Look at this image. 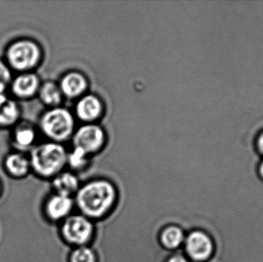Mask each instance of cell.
I'll list each match as a JSON object with an SVG mask.
<instances>
[{"instance_id": "1", "label": "cell", "mask_w": 263, "mask_h": 262, "mask_svg": "<svg viewBox=\"0 0 263 262\" xmlns=\"http://www.w3.org/2000/svg\"><path fill=\"white\" fill-rule=\"evenodd\" d=\"M118 192L109 180H92L81 185L74 197L80 214L91 220L101 219L109 215L117 205Z\"/></svg>"}, {"instance_id": "2", "label": "cell", "mask_w": 263, "mask_h": 262, "mask_svg": "<svg viewBox=\"0 0 263 262\" xmlns=\"http://www.w3.org/2000/svg\"><path fill=\"white\" fill-rule=\"evenodd\" d=\"M68 152L61 143L49 142L33 148L29 155L31 172L39 178L51 180L64 171Z\"/></svg>"}, {"instance_id": "3", "label": "cell", "mask_w": 263, "mask_h": 262, "mask_svg": "<svg viewBox=\"0 0 263 262\" xmlns=\"http://www.w3.org/2000/svg\"><path fill=\"white\" fill-rule=\"evenodd\" d=\"M40 127L51 142L61 143L73 135L75 118L70 111L58 106L43 114L40 120Z\"/></svg>"}, {"instance_id": "4", "label": "cell", "mask_w": 263, "mask_h": 262, "mask_svg": "<svg viewBox=\"0 0 263 262\" xmlns=\"http://www.w3.org/2000/svg\"><path fill=\"white\" fill-rule=\"evenodd\" d=\"M60 226L62 240L73 248L89 246L96 233L93 221L82 214H72Z\"/></svg>"}, {"instance_id": "5", "label": "cell", "mask_w": 263, "mask_h": 262, "mask_svg": "<svg viewBox=\"0 0 263 262\" xmlns=\"http://www.w3.org/2000/svg\"><path fill=\"white\" fill-rule=\"evenodd\" d=\"M6 57L11 67L16 70H28L36 66L41 57V50L34 42L20 40L9 46Z\"/></svg>"}, {"instance_id": "6", "label": "cell", "mask_w": 263, "mask_h": 262, "mask_svg": "<svg viewBox=\"0 0 263 262\" xmlns=\"http://www.w3.org/2000/svg\"><path fill=\"white\" fill-rule=\"evenodd\" d=\"M106 138L103 128L91 123L84 124L75 130L72 135V143L74 148L81 149L91 156L103 149Z\"/></svg>"}, {"instance_id": "7", "label": "cell", "mask_w": 263, "mask_h": 262, "mask_svg": "<svg viewBox=\"0 0 263 262\" xmlns=\"http://www.w3.org/2000/svg\"><path fill=\"white\" fill-rule=\"evenodd\" d=\"M76 207L74 198L51 192L41 204L43 218L49 223H60L72 215Z\"/></svg>"}, {"instance_id": "8", "label": "cell", "mask_w": 263, "mask_h": 262, "mask_svg": "<svg viewBox=\"0 0 263 262\" xmlns=\"http://www.w3.org/2000/svg\"><path fill=\"white\" fill-rule=\"evenodd\" d=\"M183 247L185 256L195 262L208 261L214 252L213 239L202 230H193L186 234Z\"/></svg>"}, {"instance_id": "9", "label": "cell", "mask_w": 263, "mask_h": 262, "mask_svg": "<svg viewBox=\"0 0 263 262\" xmlns=\"http://www.w3.org/2000/svg\"><path fill=\"white\" fill-rule=\"evenodd\" d=\"M103 112V102L98 96L92 94L80 97L76 105V115L86 124L95 123L101 117Z\"/></svg>"}, {"instance_id": "10", "label": "cell", "mask_w": 263, "mask_h": 262, "mask_svg": "<svg viewBox=\"0 0 263 262\" xmlns=\"http://www.w3.org/2000/svg\"><path fill=\"white\" fill-rule=\"evenodd\" d=\"M59 86L63 96L77 98L85 95L89 87V83L86 75L81 72L72 71L62 77Z\"/></svg>"}, {"instance_id": "11", "label": "cell", "mask_w": 263, "mask_h": 262, "mask_svg": "<svg viewBox=\"0 0 263 262\" xmlns=\"http://www.w3.org/2000/svg\"><path fill=\"white\" fill-rule=\"evenodd\" d=\"M3 169L5 173L14 180L24 179L32 173L29 157L20 152L11 153L6 157Z\"/></svg>"}, {"instance_id": "12", "label": "cell", "mask_w": 263, "mask_h": 262, "mask_svg": "<svg viewBox=\"0 0 263 262\" xmlns=\"http://www.w3.org/2000/svg\"><path fill=\"white\" fill-rule=\"evenodd\" d=\"M52 192L66 195V196L75 197L76 194L80 189L81 184L76 173L72 172L63 171L60 174L50 180Z\"/></svg>"}, {"instance_id": "13", "label": "cell", "mask_w": 263, "mask_h": 262, "mask_svg": "<svg viewBox=\"0 0 263 262\" xmlns=\"http://www.w3.org/2000/svg\"><path fill=\"white\" fill-rule=\"evenodd\" d=\"M40 79L35 74L25 73L18 75L12 83L13 93L20 98H27L35 95L40 89Z\"/></svg>"}, {"instance_id": "14", "label": "cell", "mask_w": 263, "mask_h": 262, "mask_svg": "<svg viewBox=\"0 0 263 262\" xmlns=\"http://www.w3.org/2000/svg\"><path fill=\"white\" fill-rule=\"evenodd\" d=\"M185 235L183 229L177 225H168L162 228L159 235L162 247L168 251H176L183 246Z\"/></svg>"}, {"instance_id": "15", "label": "cell", "mask_w": 263, "mask_h": 262, "mask_svg": "<svg viewBox=\"0 0 263 262\" xmlns=\"http://www.w3.org/2000/svg\"><path fill=\"white\" fill-rule=\"evenodd\" d=\"M20 108L15 101L0 93V126L13 124L18 119Z\"/></svg>"}, {"instance_id": "16", "label": "cell", "mask_w": 263, "mask_h": 262, "mask_svg": "<svg viewBox=\"0 0 263 262\" xmlns=\"http://www.w3.org/2000/svg\"><path fill=\"white\" fill-rule=\"evenodd\" d=\"M40 99L46 106L58 107L63 100V94L60 86L52 82H46L39 89Z\"/></svg>"}, {"instance_id": "17", "label": "cell", "mask_w": 263, "mask_h": 262, "mask_svg": "<svg viewBox=\"0 0 263 262\" xmlns=\"http://www.w3.org/2000/svg\"><path fill=\"white\" fill-rule=\"evenodd\" d=\"M35 132L29 124H22L14 132V142L18 149H29L35 140Z\"/></svg>"}, {"instance_id": "18", "label": "cell", "mask_w": 263, "mask_h": 262, "mask_svg": "<svg viewBox=\"0 0 263 262\" xmlns=\"http://www.w3.org/2000/svg\"><path fill=\"white\" fill-rule=\"evenodd\" d=\"M91 156L80 149L74 148L72 152L68 153L67 165L74 173L84 170L89 165Z\"/></svg>"}, {"instance_id": "19", "label": "cell", "mask_w": 263, "mask_h": 262, "mask_svg": "<svg viewBox=\"0 0 263 262\" xmlns=\"http://www.w3.org/2000/svg\"><path fill=\"white\" fill-rule=\"evenodd\" d=\"M69 262H98L97 252L89 246L73 248L69 254Z\"/></svg>"}, {"instance_id": "20", "label": "cell", "mask_w": 263, "mask_h": 262, "mask_svg": "<svg viewBox=\"0 0 263 262\" xmlns=\"http://www.w3.org/2000/svg\"><path fill=\"white\" fill-rule=\"evenodd\" d=\"M11 81V72L9 66L0 60V93H4L7 85Z\"/></svg>"}, {"instance_id": "21", "label": "cell", "mask_w": 263, "mask_h": 262, "mask_svg": "<svg viewBox=\"0 0 263 262\" xmlns=\"http://www.w3.org/2000/svg\"><path fill=\"white\" fill-rule=\"evenodd\" d=\"M165 262H190V260L183 254L175 253L168 257Z\"/></svg>"}, {"instance_id": "22", "label": "cell", "mask_w": 263, "mask_h": 262, "mask_svg": "<svg viewBox=\"0 0 263 262\" xmlns=\"http://www.w3.org/2000/svg\"><path fill=\"white\" fill-rule=\"evenodd\" d=\"M256 145H257V148L259 152L263 155V131L261 132V133L258 136Z\"/></svg>"}, {"instance_id": "23", "label": "cell", "mask_w": 263, "mask_h": 262, "mask_svg": "<svg viewBox=\"0 0 263 262\" xmlns=\"http://www.w3.org/2000/svg\"><path fill=\"white\" fill-rule=\"evenodd\" d=\"M5 188L4 184H3V181L0 178V200L3 198V195H4Z\"/></svg>"}, {"instance_id": "24", "label": "cell", "mask_w": 263, "mask_h": 262, "mask_svg": "<svg viewBox=\"0 0 263 262\" xmlns=\"http://www.w3.org/2000/svg\"><path fill=\"white\" fill-rule=\"evenodd\" d=\"M259 176L263 179V161L260 163L259 166Z\"/></svg>"}]
</instances>
